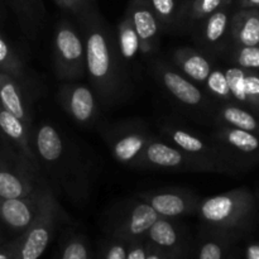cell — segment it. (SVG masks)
<instances>
[{
    "label": "cell",
    "mask_w": 259,
    "mask_h": 259,
    "mask_svg": "<svg viewBox=\"0 0 259 259\" xmlns=\"http://www.w3.org/2000/svg\"><path fill=\"white\" fill-rule=\"evenodd\" d=\"M230 58L238 67L259 72V46H234Z\"/></svg>",
    "instance_id": "cell-33"
},
{
    "label": "cell",
    "mask_w": 259,
    "mask_h": 259,
    "mask_svg": "<svg viewBox=\"0 0 259 259\" xmlns=\"http://www.w3.org/2000/svg\"><path fill=\"white\" fill-rule=\"evenodd\" d=\"M63 217V209L56 197L53 187L48 184L37 218L25 232L19 234L14 259H39L42 257L55 238Z\"/></svg>",
    "instance_id": "cell-4"
},
{
    "label": "cell",
    "mask_w": 259,
    "mask_h": 259,
    "mask_svg": "<svg viewBox=\"0 0 259 259\" xmlns=\"http://www.w3.org/2000/svg\"><path fill=\"white\" fill-rule=\"evenodd\" d=\"M0 238H2V235H0Z\"/></svg>",
    "instance_id": "cell-43"
},
{
    "label": "cell",
    "mask_w": 259,
    "mask_h": 259,
    "mask_svg": "<svg viewBox=\"0 0 259 259\" xmlns=\"http://www.w3.org/2000/svg\"><path fill=\"white\" fill-rule=\"evenodd\" d=\"M116 45L124 63H131L142 55V45L131 19L126 14L121 18L115 30Z\"/></svg>",
    "instance_id": "cell-28"
},
{
    "label": "cell",
    "mask_w": 259,
    "mask_h": 259,
    "mask_svg": "<svg viewBox=\"0 0 259 259\" xmlns=\"http://www.w3.org/2000/svg\"><path fill=\"white\" fill-rule=\"evenodd\" d=\"M5 17V9H4V3L3 0H0V20L4 19Z\"/></svg>",
    "instance_id": "cell-41"
},
{
    "label": "cell",
    "mask_w": 259,
    "mask_h": 259,
    "mask_svg": "<svg viewBox=\"0 0 259 259\" xmlns=\"http://www.w3.org/2000/svg\"><path fill=\"white\" fill-rule=\"evenodd\" d=\"M126 259H146V242L137 240L129 243Z\"/></svg>",
    "instance_id": "cell-36"
},
{
    "label": "cell",
    "mask_w": 259,
    "mask_h": 259,
    "mask_svg": "<svg viewBox=\"0 0 259 259\" xmlns=\"http://www.w3.org/2000/svg\"><path fill=\"white\" fill-rule=\"evenodd\" d=\"M33 147L48 184L75 202L86 201L91 167L77 147L50 121L33 125Z\"/></svg>",
    "instance_id": "cell-2"
},
{
    "label": "cell",
    "mask_w": 259,
    "mask_h": 259,
    "mask_svg": "<svg viewBox=\"0 0 259 259\" xmlns=\"http://www.w3.org/2000/svg\"><path fill=\"white\" fill-rule=\"evenodd\" d=\"M0 106L33 129L29 89L13 76L0 72Z\"/></svg>",
    "instance_id": "cell-18"
},
{
    "label": "cell",
    "mask_w": 259,
    "mask_h": 259,
    "mask_svg": "<svg viewBox=\"0 0 259 259\" xmlns=\"http://www.w3.org/2000/svg\"><path fill=\"white\" fill-rule=\"evenodd\" d=\"M229 244L228 232L209 228L202 234L197 259H224Z\"/></svg>",
    "instance_id": "cell-29"
},
{
    "label": "cell",
    "mask_w": 259,
    "mask_h": 259,
    "mask_svg": "<svg viewBox=\"0 0 259 259\" xmlns=\"http://www.w3.org/2000/svg\"><path fill=\"white\" fill-rule=\"evenodd\" d=\"M202 90L211 99L219 100L220 103H234L229 83H228L225 71L214 67L205 82L202 83Z\"/></svg>",
    "instance_id": "cell-32"
},
{
    "label": "cell",
    "mask_w": 259,
    "mask_h": 259,
    "mask_svg": "<svg viewBox=\"0 0 259 259\" xmlns=\"http://www.w3.org/2000/svg\"><path fill=\"white\" fill-rule=\"evenodd\" d=\"M162 138L191 156L214 163L222 172L230 169V161L222 147L214 141L191 128L164 121L161 126Z\"/></svg>",
    "instance_id": "cell-8"
},
{
    "label": "cell",
    "mask_w": 259,
    "mask_h": 259,
    "mask_svg": "<svg viewBox=\"0 0 259 259\" xmlns=\"http://www.w3.org/2000/svg\"><path fill=\"white\" fill-rule=\"evenodd\" d=\"M103 137L114 158L131 168L136 167L147 144L153 138L149 129L139 121L114 124L103 132Z\"/></svg>",
    "instance_id": "cell-9"
},
{
    "label": "cell",
    "mask_w": 259,
    "mask_h": 259,
    "mask_svg": "<svg viewBox=\"0 0 259 259\" xmlns=\"http://www.w3.org/2000/svg\"><path fill=\"white\" fill-rule=\"evenodd\" d=\"M230 18L229 7H223L207 15L192 30L196 42L207 52L218 50L229 33Z\"/></svg>",
    "instance_id": "cell-20"
},
{
    "label": "cell",
    "mask_w": 259,
    "mask_h": 259,
    "mask_svg": "<svg viewBox=\"0 0 259 259\" xmlns=\"http://www.w3.org/2000/svg\"><path fill=\"white\" fill-rule=\"evenodd\" d=\"M254 197L247 189H235L201 200L196 214L207 228L230 232L249 220Z\"/></svg>",
    "instance_id": "cell-3"
},
{
    "label": "cell",
    "mask_w": 259,
    "mask_h": 259,
    "mask_svg": "<svg viewBox=\"0 0 259 259\" xmlns=\"http://www.w3.org/2000/svg\"><path fill=\"white\" fill-rule=\"evenodd\" d=\"M224 71L233 101L259 110V72L238 66H232Z\"/></svg>",
    "instance_id": "cell-19"
},
{
    "label": "cell",
    "mask_w": 259,
    "mask_h": 259,
    "mask_svg": "<svg viewBox=\"0 0 259 259\" xmlns=\"http://www.w3.org/2000/svg\"><path fill=\"white\" fill-rule=\"evenodd\" d=\"M53 66L58 81H78L86 75L85 45L80 29L61 19L53 33Z\"/></svg>",
    "instance_id": "cell-5"
},
{
    "label": "cell",
    "mask_w": 259,
    "mask_h": 259,
    "mask_svg": "<svg viewBox=\"0 0 259 259\" xmlns=\"http://www.w3.org/2000/svg\"><path fill=\"white\" fill-rule=\"evenodd\" d=\"M245 259H259V242L248 245L245 250Z\"/></svg>",
    "instance_id": "cell-39"
},
{
    "label": "cell",
    "mask_w": 259,
    "mask_h": 259,
    "mask_svg": "<svg viewBox=\"0 0 259 259\" xmlns=\"http://www.w3.org/2000/svg\"><path fill=\"white\" fill-rule=\"evenodd\" d=\"M225 2H227V3H228V4H229V5H230V4H232V2H233V0H225Z\"/></svg>",
    "instance_id": "cell-42"
},
{
    "label": "cell",
    "mask_w": 259,
    "mask_h": 259,
    "mask_svg": "<svg viewBox=\"0 0 259 259\" xmlns=\"http://www.w3.org/2000/svg\"><path fill=\"white\" fill-rule=\"evenodd\" d=\"M146 242V240H144ZM146 259H169L164 253L146 242Z\"/></svg>",
    "instance_id": "cell-38"
},
{
    "label": "cell",
    "mask_w": 259,
    "mask_h": 259,
    "mask_svg": "<svg viewBox=\"0 0 259 259\" xmlns=\"http://www.w3.org/2000/svg\"><path fill=\"white\" fill-rule=\"evenodd\" d=\"M47 179L38 167L10 147L0 146V199L32 194Z\"/></svg>",
    "instance_id": "cell-6"
},
{
    "label": "cell",
    "mask_w": 259,
    "mask_h": 259,
    "mask_svg": "<svg viewBox=\"0 0 259 259\" xmlns=\"http://www.w3.org/2000/svg\"><path fill=\"white\" fill-rule=\"evenodd\" d=\"M57 101L72 120L83 126L93 125L100 113L95 91L77 81L63 82L57 91Z\"/></svg>",
    "instance_id": "cell-11"
},
{
    "label": "cell",
    "mask_w": 259,
    "mask_h": 259,
    "mask_svg": "<svg viewBox=\"0 0 259 259\" xmlns=\"http://www.w3.org/2000/svg\"><path fill=\"white\" fill-rule=\"evenodd\" d=\"M144 240L164 253L169 259H185L186 257V233L175 219L159 217L148 230Z\"/></svg>",
    "instance_id": "cell-16"
},
{
    "label": "cell",
    "mask_w": 259,
    "mask_h": 259,
    "mask_svg": "<svg viewBox=\"0 0 259 259\" xmlns=\"http://www.w3.org/2000/svg\"><path fill=\"white\" fill-rule=\"evenodd\" d=\"M57 259H94V254L83 235L67 234L61 243Z\"/></svg>",
    "instance_id": "cell-31"
},
{
    "label": "cell",
    "mask_w": 259,
    "mask_h": 259,
    "mask_svg": "<svg viewBox=\"0 0 259 259\" xmlns=\"http://www.w3.org/2000/svg\"><path fill=\"white\" fill-rule=\"evenodd\" d=\"M125 14L131 19L142 45V55H151L158 50L162 32H164L147 0H131Z\"/></svg>",
    "instance_id": "cell-15"
},
{
    "label": "cell",
    "mask_w": 259,
    "mask_h": 259,
    "mask_svg": "<svg viewBox=\"0 0 259 259\" xmlns=\"http://www.w3.org/2000/svg\"><path fill=\"white\" fill-rule=\"evenodd\" d=\"M8 3L14 10L24 34L29 39H37L46 17L42 0H8Z\"/></svg>",
    "instance_id": "cell-24"
},
{
    "label": "cell",
    "mask_w": 259,
    "mask_h": 259,
    "mask_svg": "<svg viewBox=\"0 0 259 259\" xmlns=\"http://www.w3.org/2000/svg\"><path fill=\"white\" fill-rule=\"evenodd\" d=\"M234 46H259V9H240L230 18Z\"/></svg>",
    "instance_id": "cell-23"
},
{
    "label": "cell",
    "mask_w": 259,
    "mask_h": 259,
    "mask_svg": "<svg viewBox=\"0 0 259 259\" xmlns=\"http://www.w3.org/2000/svg\"><path fill=\"white\" fill-rule=\"evenodd\" d=\"M159 215L143 200H132L113 212L108 225L109 235L126 243L144 240Z\"/></svg>",
    "instance_id": "cell-10"
},
{
    "label": "cell",
    "mask_w": 259,
    "mask_h": 259,
    "mask_svg": "<svg viewBox=\"0 0 259 259\" xmlns=\"http://www.w3.org/2000/svg\"><path fill=\"white\" fill-rule=\"evenodd\" d=\"M215 121L219 125L252 132L259 136L258 119L244 106L237 103H222L215 111Z\"/></svg>",
    "instance_id": "cell-25"
},
{
    "label": "cell",
    "mask_w": 259,
    "mask_h": 259,
    "mask_svg": "<svg viewBox=\"0 0 259 259\" xmlns=\"http://www.w3.org/2000/svg\"><path fill=\"white\" fill-rule=\"evenodd\" d=\"M129 243L110 237V239L104 244L100 259H126Z\"/></svg>",
    "instance_id": "cell-34"
},
{
    "label": "cell",
    "mask_w": 259,
    "mask_h": 259,
    "mask_svg": "<svg viewBox=\"0 0 259 259\" xmlns=\"http://www.w3.org/2000/svg\"><path fill=\"white\" fill-rule=\"evenodd\" d=\"M212 139L222 147L228 158L234 154L253 156L259 152V136L252 132L220 125L215 131Z\"/></svg>",
    "instance_id": "cell-21"
},
{
    "label": "cell",
    "mask_w": 259,
    "mask_h": 259,
    "mask_svg": "<svg viewBox=\"0 0 259 259\" xmlns=\"http://www.w3.org/2000/svg\"><path fill=\"white\" fill-rule=\"evenodd\" d=\"M55 3L61 9L71 13L75 17H77L81 13L85 12L88 8L96 4L95 0H55Z\"/></svg>",
    "instance_id": "cell-35"
},
{
    "label": "cell",
    "mask_w": 259,
    "mask_h": 259,
    "mask_svg": "<svg viewBox=\"0 0 259 259\" xmlns=\"http://www.w3.org/2000/svg\"><path fill=\"white\" fill-rule=\"evenodd\" d=\"M0 72L13 76L29 89L30 76L25 67L24 61L20 58L17 51L13 48L9 40L0 30Z\"/></svg>",
    "instance_id": "cell-27"
},
{
    "label": "cell",
    "mask_w": 259,
    "mask_h": 259,
    "mask_svg": "<svg viewBox=\"0 0 259 259\" xmlns=\"http://www.w3.org/2000/svg\"><path fill=\"white\" fill-rule=\"evenodd\" d=\"M172 60L180 72L197 85H202L214 68L211 61L204 53L194 48H177L174 52Z\"/></svg>",
    "instance_id": "cell-22"
},
{
    "label": "cell",
    "mask_w": 259,
    "mask_h": 259,
    "mask_svg": "<svg viewBox=\"0 0 259 259\" xmlns=\"http://www.w3.org/2000/svg\"><path fill=\"white\" fill-rule=\"evenodd\" d=\"M138 199L151 205L159 217L168 219L196 214L201 201L196 194L184 189H161L141 192Z\"/></svg>",
    "instance_id": "cell-13"
},
{
    "label": "cell",
    "mask_w": 259,
    "mask_h": 259,
    "mask_svg": "<svg viewBox=\"0 0 259 259\" xmlns=\"http://www.w3.org/2000/svg\"><path fill=\"white\" fill-rule=\"evenodd\" d=\"M240 9H259V0H238Z\"/></svg>",
    "instance_id": "cell-40"
},
{
    "label": "cell",
    "mask_w": 259,
    "mask_h": 259,
    "mask_svg": "<svg viewBox=\"0 0 259 259\" xmlns=\"http://www.w3.org/2000/svg\"><path fill=\"white\" fill-rule=\"evenodd\" d=\"M223 7H229L225 0H189L181 7L177 29L194 30L202 19Z\"/></svg>",
    "instance_id": "cell-26"
},
{
    "label": "cell",
    "mask_w": 259,
    "mask_h": 259,
    "mask_svg": "<svg viewBox=\"0 0 259 259\" xmlns=\"http://www.w3.org/2000/svg\"><path fill=\"white\" fill-rule=\"evenodd\" d=\"M156 80L162 88L181 105L201 110L209 105L210 96L206 95L196 82L190 80L180 71L175 70L164 62H156L153 66Z\"/></svg>",
    "instance_id": "cell-12"
},
{
    "label": "cell",
    "mask_w": 259,
    "mask_h": 259,
    "mask_svg": "<svg viewBox=\"0 0 259 259\" xmlns=\"http://www.w3.org/2000/svg\"><path fill=\"white\" fill-rule=\"evenodd\" d=\"M76 19L85 45L86 75L91 88L101 105H114L123 98L128 88L115 32L105 22L96 4Z\"/></svg>",
    "instance_id": "cell-1"
},
{
    "label": "cell",
    "mask_w": 259,
    "mask_h": 259,
    "mask_svg": "<svg viewBox=\"0 0 259 259\" xmlns=\"http://www.w3.org/2000/svg\"><path fill=\"white\" fill-rule=\"evenodd\" d=\"M0 142L22 154L30 163L40 169L38 157L33 147V129L2 106H0Z\"/></svg>",
    "instance_id": "cell-17"
},
{
    "label": "cell",
    "mask_w": 259,
    "mask_h": 259,
    "mask_svg": "<svg viewBox=\"0 0 259 259\" xmlns=\"http://www.w3.org/2000/svg\"><path fill=\"white\" fill-rule=\"evenodd\" d=\"M163 30L177 29L181 14L180 0H147Z\"/></svg>",
    "instance_id": "cell-30"
},
{
    "label": "cell",
    "mask_w": 259,
    "mask_h": 259,
    "mask_svg": "<svg viewBox=\"0 0 259 259\" xmlns=\"http://www.w3.org/2000/svg\"><path fill=\"white\" fill-rule=\"evenodd\" d=\"M48 181H45L35 191L17 199H0V220L10 230L22 234L32 225L39 212L43 194Z\"/></svg>",
    "instance_id": "cell-14"
},
{
    "label": "cell",
    "mask_w": 259,
    "mask_h": 259,
    "mask_svg": "<svg viewBox=\"0 0 259 259\" xmlns=\"http://www.w3.org/2000/svg\"><path fill=\"white\" fill-rule=\"evenodd\" d=\"M137 169H151L164 172H222L214 163L199 157L191 156L164 139L153 137L147 144L141 159L137 162Z\"/></svg>",
    "instance_id": "cell-7"
},
{
    "label": "cell",
    "mask_w": 259,
    "mask_h": 259,
    "mask_svg": "<svg viewBox=\"0 0 259 259\" xmlns=\"http://www.w3.org/2000/svg\"><path fill=\"white\" fill-rule=\"evenodd\" d=\"M18 243H19V235L12 242L0 245V259H14Z\"/></svg>",
    "instance_id": "cell-37"
}]
</instances>
